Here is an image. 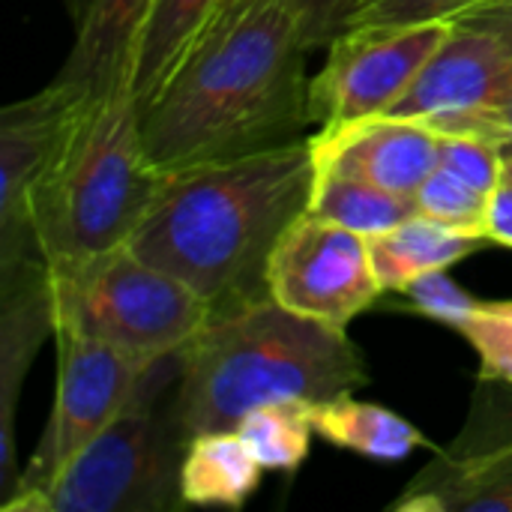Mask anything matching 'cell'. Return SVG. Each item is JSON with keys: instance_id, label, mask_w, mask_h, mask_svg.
<instances>
[{"instance_id": "obj_9", "label": "cell", "mask_w": 512, "mask_h": 512, "mask_svg": "<svg viewBox=\"0 0 512 512\" xmlns=\"http://www.w3.org/2000/svg\"><path fill=\"white\" fill-rule=\"evenodd\" d=\"M450 30V18L420 24H351L327 42L309 81L315 132L387 114L420 78Z\"/></svg>"}, {"instance_id": "obj_5", "label": "cell", "mask_w": 512, "mask_h": 512, "mask_svg": "<svg viewBox=\"0 0 512 512\" xmlns=\"http://www.w3.org/2000/svg\"><path fill=\"white\" fill-rule=\"evenodd\" d=\"M54 327H78L138 360L180 354L207 324L213 303L129 243L78 264L48 267Z\"/></svg>"}, {"instance_id": "obj_24", "label": "cell", "mask_w": 512, "mask_h": 512, "mask_svg": "<svg viewBox=\"0 0 512 512\" xmlns=\"http://www.w3.org/2000/svg\"><path fill=\"white\" fill-rule=\"evenodd\" d=\"M438 168L492 195V189L504 180V144L483 135H441Z\"/></svg>"}, {"instance_id": "obj_1", "label": "cell", "mask_w": 512, "mask_h": 512, "mask_svg": "<svg viewBox=\"0 0 512 512\" xmlns=\"http://www.w3.org/2000/svg\"><path fill=\"white\" fill-rule=\"evenodd\" d=\"M312 48L294 0H222L189 54L141 105L153 165L171 174L309 138Z\"/></svg>"}, {"instance_id": "obj_7", "label": "cell", "mask_w": 512, "mask_h": 512, "mask_svg": "<svg viewBox=\"0 0 512 512\" xmlns=\"http://www.w3.org/2000/svg\"><path fill=\"white\" fill-rule=\"evenodd\" d=\"M57 393L48 423L9 501L42 489L81 447L111 426L150 384L159 363L138 360L78 327L57 324ZM3 501V504H9ZM0 504V507H3Z\"/></svg>"}, {"instance_id": "obj_3", "label": "cell", "mask_w": 512, "mask_h": 512, "mask_svg": "<svg viewBox=\"0 0 512 512\" xmlns=\"http://www.w3.org/2000/svg\"><path fill=\"white\" fill-rule=\"evenodd\" d=\"M369 384L363 354L342 327L285 309L270 291L213 306L180 351L171 411L186 441L234 429L252 408L327 402Z\"/></svg>"}, {"instance_id": "obj_18", "label": "cell", "mask_w": 512, "mask_h": 512, "mask_svg": "<svg viewBox=\"0 0 512 512\" xmlns=\"http://www.w3.org/2000/svg\"><path fill=\"white\" fill-rule=\"evenodd\" d=\"M312 426L315 435L330 447L372 462H405L417 450L429 447L423 432L402 414L375 402H363L354 393L315 402Z\"/></svg>"}, {"instance_id": "obj_29", "label": "cell", "mask_w": 512, "mask_h": 512, "mask_svg": "<svg viewBox=\"0 0 512 512\" xmlns=\"http://www.w3.org/2000/svg\"><path fill=\"white\" fill-rule=\"evenodd\" d=\"M483 138H492L504 147H512V87L489 114V120L483 126Z\"/></svg>"}, {"instance_id": "obj_17", "label": "cell", "mask_w": 512, "mask_h": 512, "mask_svg": "<svg viewBox=\"0 0 512 512\" xmlns=\"http://www.w3.org/2000/svg\"><path fill=\"white\" fill-rule=\"evenodd\" d=\"M267 471L237 435V429L201 432L189 438L180 465L183 507L240 510L258 492Z\"/></svg>"}, {"instance_id": "obj_26", "label": "cell", "mask_w": 512, "mask_h": 512, "mask_svg": "<svg viewBox=\"0 0 512 512\" xmlns=\"http://www.w3.org/2000/svg\"><path fill=\"white\" fill-rule=\"evenodd\" d=\"M483 0H363L351 24H420L453 18ZM348 24V27H351Z\"/></svg>"}, {"instance_id": "obj_19", "label": "cell", "mask_w": 512, "mask_h": 512, "mask_svg": "<svg viewBox=\"0 0 512 512\" xmlns=\"http://www.w3.org/2000/svg\"><path fill=\"white\" fill-rule=\"evenodd\" d=\"M222 0H153L132 57V90L144 105L204 33Z\"/></svg>"}, {"instance_id": "obj_30", "label": "cell", "mask_w": 512, "mask_h": 512, "mask_svg": "<svg viewBox=\"0 0 512 512\" xmlns=\"http://www.w3.org/2000/svg\"><path fill=\"white\" fill-rule=\"evenodd\" d=\"M63 6H66V12H69L72 24H81L84 15H87L90 6H93V0H63Z\"/></svg>"}, {"instance_id": "obj_15", "label": "cell", "mask_w": 512, "mask_h": 512, "mask_svg": "<svg viewBox=\"0 0 512 512\" xmlns=\"http://www.w3.org/2000/svg\"><path fill=\"white\" fill-rule=\"evenodd\" d=\"M150 3L153 0H93L84 21L75 24V42L54 78L84 96H96L132 78L135 42Z\"/></svg>"}, {"instance_id": "obj_22", "label": "cell", "mask_w": 512, "mask_h": 512, "mask_svg": "<svg viewBox=\"0 0 512 512\" xmlns=\"http://www.w3.org/2000/svg\"><path fill=\"white\" fill-rule=\"evenodd\" d=\"M480 360L477 381H498L512 387V297L480 300L474 312L456 327Z\"/></svg>"}, {"instance_id": "obj_2", "label": "cell", "mask_w": 512, "mask_h": 512, "mask_svg": "<svg viewBox=\"0 0 512 512\" xmlns=\"http://www.w3.org/2000/svg\"><path fill=\"white\" fill-rule=\"evenodd\" d=\"M309 138L240 159L171 171L129 246L213 306L267 291L282 234L312 201Z\"/></svg>"}, {"instance_id": "obj_8", "label": "cell", "mask_w": 512, "mask_h": 512, "mask_svg": "<svg viewBox=\"0 0 512 512\" xmlns=\"http://www.w3.org/2000/svg\"><path fill=\"white\" fill-rule=\"evenodd\" d=\"M510 87L512 0H483L450 18L444 42L387 117L423 120L441 135H483Z\"/></svg>"}, {"instance_id": "obj_13", "label": "cell", "mask_w": 512, "mask_h": 512, "mask_svg": "<svg viewBox=\"0 0 512 512\" xmlns=\"http://www.w3.org/2000/svg\"><path fill=\"white\" fill-rule=\"evenodd\" d=\"M315 177L345 174L414 198L438 168L441 132L411 117H366L309 135Z\"/></svg>"}, {"instance_id": "obj_12", "label": "cell", "mask_w": 512, "mask_h": 512, "mask_svg": "<svg viewBox=\"0 0 512 512\" xmlns=\"http://www.w3.org/2000/svg\"><path fill=\"white\" fill-rule=\"evenodd\" d=\"M81 96L54 78L0 114V276L42 261L30 225V192Z\"/></svg>"}, {"instance_id": "obj_23", "label": "cell", "mask_w": 512, "mask_h": 512, "mask_svg": "<svg viewBox=\"0 0 512 512\" xmlns=\"http://www.w3.org/2000/svg\"><path fill=\"white\" fill-rule=\"evenodd\" d=\"M414 204H417V213H423V216H432V219L447 222L462 231L483 234L489 195L468 186L465 180L453 177L450 171L435 168L417 189Z\"/></svg>"}, {"instance_id": "obj_21", "label": "cell", "mask_w": 512, "mask_h": 512, "mask_svg": "<svg viewBox=\"0 0 512 512\" xmlns=\"http://www.w3.org/2000/svg\"><path fill=\"white\" fill-rule=\"evenodd\" d=\"M234 429L270 474L300 471V465L309 459L312 438H318L312 426V402L300 399L258 405Z\"/></svg>"}, {"instance_id": "obj_14", "label": "cell", "mask_w": 512, "mask_h": 512, "mask_svg": "<svg viewBox=\"0 0 512 512\" xmlns=\"http://www.w3.org/2000/svg\"><path fill=\"white\" fill-rule=\"evenodd\" d=\"M54 336V303L45 261L0 276V504L12 498L21 468L15 411L36 351Z\"/></svg>"}, {"instance_id": "obj_27", "label": "cell", "mask_w": 512, "mask_h": 512, "mask_svg": "<svg viewBox=\"0 0 512 512\" xmlns=\"http://www.w3.org/2000/svg\"><path fill=\"white\" fill-rule=\"evenodd\" d=\"M294 3L300 6L312 33V42L318 48V45H327L336 33H342L351 24L363 0H294Z\"/></svg>"}, {"instance_id": "obj_4", "label": "cell", "mask_w": 512, "mask_h": 512, "mask_svg": "<svg viewBox=\"0 0 512 512\" xmlns=\"http://www.w3.org/2000/svg\"><path fill=\"white\" fill-rule=\"evenodd\" d=\"M165 177L144 147L132 78L81 96L30 192V225L45 267L126 246Z\"/></svg>"}, {"instance_id": "obj_25", "label": "cell", "mask_w": 512, "mask_h": 512, "mask_svg": "<svg viewBox=\"0 0 512 512\" xmlns=\"http://www.w3.org/2000/svg\"><path fill=\"white\" fill-rule=\"evenodd\" d=\"M408 303L426 315L429 321H438V324H447V327H459L471 312L474 306L480 303L471 291H465L447 270H435V273H426L420 279H414L405 291Z\"/></svg>"}, {"instance_id": "obj_20", "label": "cell", "mask_w": 512, "mask_h": 512, "mask_svg": "<svg viewBox=\"0 0 512 512\" xmlns=\"http://www.w3.org/2000/svg\"><path fill=\"white\" fill-rule=\"evenodd\" d=\"M306 213L336 222L363 237H378V234L396 228L399 222H405L408 216H414L417 204H414V198L396 195V192L381 189L360 177L318 174Z\"/></svg>"}, {"instance_id": "obj_31", "label": "cell", "mask_w": 512, "mask_h": 512, "mask_svg": "<svg viewBox=\"0 0 512 512\" xmlns=\"http://www.w3.org/2000/svg\"><path fill=\"white\" fill-rule=\"evenodd\" d=\"M504 180L512 183V147H504Z\"/></svg>"}, {"instance_id": "obj_11", "label": "cell", "mask_w": 512, "mask_h": 512, "mask_svg": "<svg viewBox=\"0 0 512 512\" xmlns=\"http://www.w3.org/2000/svg\"><path fill=\"white\" fill-rule=\"evenodd\" d=\"M396 512H512V387L477 381L462 432L390 504Z\"/></svg>"}, {"instance_id": "obj_10", "label": "cell", "mask_w": 512, "mask_h": 512, "mask_svg": "<svg viewBox=\"0 0 512 512\" xmlns=\"http://www.w3.org/2000/svg\"><path fill=\"white\" fill-rule=\"evenodd\" d=\"M267 291L291 312L348 330L384 294L369 237L303 213L276 243Z\"/></svg>"}, {"instance_id": "obj_28", "label": "cell", "mask_w": 512, "mask_h": 512, "mask_svg": "<svg viewBox=\"0 0 512 512\" xmlns=\"http://www.w3.org/2000/svg\"><path fill=\"white\" fill-rule=\"evenodd\" d=\"M483 237L495 246H507L512 249V183L501 180L492 195H489V207H486V222H483Z\"/></svg>"}, {"instance_id": "obj_6", "label": "cell", "mask_w": 512, "mask_h": 512, "mask_svg": "<svg viewBox=\"0 0 512 512\" xmlns=\"http://www.w3.org/2000/svg\"><path fill=\"white\" fill-rule=\"evenodd\" d=\"M162 363L153 369L138 402L81 447L42 489L3 504L0 510L168 512L183 507L180 465L189 441L174 420L171 402L165 408L156 405V387L162 384L153 378Z\"/></svg>"}, {"instance_id": "obj_16", "label": "cell", "mask_w": 512, "mask_h": 512, "mask_svg": "<svg viewBox=\"0 0 512 512\" xmlns=\"http://www.w3.org/2000/svg\"><path fill=\"white\" fill-rule=\"evenodd\" d=\"M483 246H489L483 234L453 228L423 213H414L396 228L369 237L372 264L384 294H402L414 279L435 270H450Z\"/></svg>"}]
</instances>
